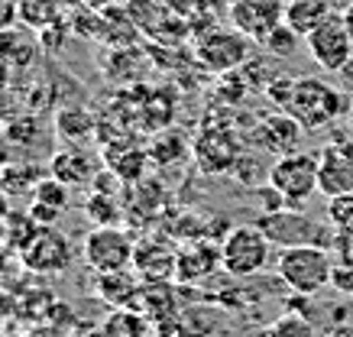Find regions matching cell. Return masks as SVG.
<instances>
[{
  "mask_svg": "<svg viewBox=\"0 0 353 337\" xmlns=\"http://www.w3.org/2000/svg\"><path fill=\"white\" fill-rule=\"evenodd\" d=\"M334 289H341V292L353 295V269H347V266H334V279H331Z\"/></svg>",
  "mask_w": 353,
  "mask_h": 337,
  "instance_id": "obj_32",
  "label": "cell"
},
{
  "mask_svg": "<svg viewBox=\"0 0 353 337\" xmlns=\"http://www.w3.org/2000/svg\"><path fill=\"white\" fill-rule=\"evenodd\" d=\"M146 152H150V159L156 165H172L188 156V140L179 130H159Z\"/></svg>",
  "mask_w": 353,
  "mask_h": 337,
  "instance_id": "obj_23",
  "label": "cell"
},
{
  "mask_svg": "<svg viewBox=\"0 0 353 337\" xmlns=\"http://www.w3.org/2000/svg\"><path fill=\"white\" fill-rule=\"evenodd\" d=\"M350 108H353V101H350Z\"/></svg>",
  "mask_w": 353,
  "mask_h": 337,
  "instance_id": "obj_39",
  "label": "cell"
},
{
  "mask_svg": "<svg viewBox=\"0 0 353 337\" xmlns=\"http://www.w3.org/2000/svg\"><path fill=\"white\" fill-rule=\"evenodd\" d=\"M17 17H20L23 23H30L36 33H39L43 26H49V23L65 20L62 13H55L46 0H17Z\"/></svg>",
  "mask_w": 353,
  "mask_h": 337,
  "instance_id": "obj_24",
  "label": "cell"
},
{
  "mask_svg": "<svg viewBox=\"0 0 353 337\" xmlns=\"http://www.w3.org/2000/svg\"><path fill=\"white\" fill-rule=\"evenodd\" d=\"M36 201L52 205L55 211H65V207H68V192H65V182H59L55 175L43 178V182L36 185Z\"/></svg>",
  "mask_w": 353,
  "mask_h": 337,
  "instance_id": "obj_27",
  "label": "cell"
},
{
  "mask_svg": "<svg viewBox=\"0 0 353 337\" xmlns=\"http://www.w3.org/2000/svg\"><path fill=\"white\" fill-rule=\"evenodd\" d=\"M350 140H353V117H350Z\"/></svg>",
  "mask_w": 353,
  "mask_h": 337,
  "instance_id": "obj_37",
  "label": "cell"
},
{
  "mask_svg": "<svg viewBox=\"0 0 353 337\" xmlns=\"http://www.w3.org/2000/svg\"><path fill=\"white\" fill-rule=\"evenodd\" d=\"M169 7L179 13V17H185V20L192 23V20H198V17L208 13V0H169Z\"/></svg>",
  "mask_w": 353,
  "mask_h": 337,
  "instance_id": "obj_31",
  "label": "cell"
},
{
  "mask_svg": "<svg viewBox=\"0 0 353 337\" xmlns=\"http://www.w3.org/2000/svg\"><path fill=\"white\" fill-rule=\"evenodd\" d=\"M85 214L94 227H120V218H123V205H120L117 195H108V192H94L88 195L85 201Z\"/></svg>",
  "mask_w": 353,
  "mask_h": 337,
  "instance_id": "obj_22",
  "label": "cell"
},
{
  "mask_svg": "<svg viewBox=\"0 0 353 337\" xmlns=\"http://www.w3.org/2000/svg\"><path fill=\"white\" fill-rule=\"evenodd\" d=\"M101 169H104V165L97 163L85 146H65V150L55 152L52 165H49V172H52L59 182H65V185H88V182L97 178Z\"/></svg>",
  "mask_w": 353,
  "mask_h": 337,
  "instance_id": "obj_15",
  "label": "cell"
},
{
  "mask_svg": "<svg viewBox=\"0 0 353 337\" xmlns=\"http://www.w3.org/2000/svg\"><path fill=\"white\" fill-rule=\"evenodd\" d=\"M334 256L327 253V247H289L279 253L276 272L279 279L289 285L295 295H311L324 292L334 279Z\"/></svg>",
  "mask_w": 353,
  "mask_h": 337,
  "instance_id": "obj_2",
  "label": "cell"
},
{
  "mask_svg": "<svg viewBox=\"0 0 353 337\" xmlns=\"http://www.w3.org/2000/svg\"><path fill=\"white\" fill-rule=\"evenodd\" d=\"M308 45V55L331 75H341L343 68L353 62V39L343 26V17L341 13H331L327 20L314 30V33L305 39Z\"/></svg>",
  "mask_w": 353,
  "mask_h": 337,
  "instance_id": "obj_8",
  "label": "cell"
},
{
  "mask_svg": "<svg viewBox=\"0 0 353 337\" xmlns=\"http://www.w3.org/2000/svg\"><path fill=\"white\" fill-rule=\"evenodd\" d=\"M305 133L308 130L301 127L299 120L289 117L285 110H279V114H272V117L259 120V127L253 130V143H256L263 152L282 159V156H289V152H299V143H301Z\"/></svg>",
  "mask_w": 353,
  "mask_h": 337,
  "instance_id": "obj_12",
  "label": "cell"
},
{
  "mask_svg": "<svg viewBox=\"0 0 353 337\" xmlns=\"http://www.w3.org/2000/svg\"><path fill=\"white\" fill-rule=\"evenodd\" d=\"M7 136H10L17 146H32V143L43 136V133H39V120H36V117H20V120H13L10 127H7Z\"/></svg>",
  "mask_w": 353,
  "mask_h": 337,
  "instance_id": "obj_28",
  "label": "cell"
},
{
  "mask_svg": "<svg viewBox=\"0 0 353 337\" xmlns=\"http://www.w3.org/2000/svg\"><path fill=\"white\" fill-rule=\"evenodd\" d=\"M227 20L253 43H263L276 26L285 23V3L282 0H234Z\"/></svg>",
  "mask_w": 353,
  "mask_h": 337,
  "instance_id": "obj_10",
  "label": "cell"
},
{
  "mask_svg": "<svg viewBox=\"0 0 353 337\" xmlns=\"http://www.w3.org/2000/svg\"><path fill=\"white\" fill-rule=\"evenodd\" d=\"M299 39L301 36L282 23V26H276V30H272L259 45H263L269 55H276V59H289V55H295V49H299Z\"/></svg>",
  "mask_w": 353,
  "mask_h": 337,
  "instance_id": "obj_25",
  "label": "cell"
},
{
  "mask_svg": "<svg viewBox=\"0 0 353 337\" xmlns=\"http://www.w3.org/2000/svg\"><path fill=\"white\" fill-rule=\"evenodd\" d=\"M114 3H117V0H81V7H91V10H108Z\"/></svg>",
  "mask_w": 353,
  "mask_h": 337,
  "instance_id": "obj_35",
  "label": "cell"
},
{
  "mask_svg": "<svg viewBox=\"0 0 353 337\" xmlns=\"http://www.w3.org/2000/svg\"><path fill=\"white\" fill-rule=\"evenodd\" d=\"M266 182L285 198L289 207H301L318 192V152H289L269 165Z\"/></svg>",
  "mask_w": 353,
  "mask_h": 337,
  "instance_id": "obj_5",
  "label": "cell"
},
{
  "mask_svg": "<svg viewBox=\"0 0 353 337\" xmlns=\"http://www.w3.org/2000/svg\"><path fill=\"white\" fill-rule=\"evenodd\" d=\"M23 263L32 272H62L72 263V247L52 227H39L23 243Z\"/></svg>",
  "mask_w": 353,
  "mask_h": 337,
  "instance_id": "obj_11",
  "label": "cell"
},
{
  "mask_svg": "<svg viewBox=\"0 0 353 337\" xmlns=\"http://www.w3.org/2000/svg\"><path fill=\"white\" fill-rule=\"evenodd\" d=\"M81 253L91 272H120L133 266L137 240L123 227H91Z\"/></svg>",
  "mask_w": 353,
  "mask_h": 337,
  "instance_id": "obj_7",
  "label": "cell"
},
{
  "mask_svg": "<svg viewBox=\"0 0 353 337\" xmlns=\"http://www.w3.org/2000/svg\"><path fill=\"white\" fill-rule=\"evenodd\" d=\"M285 114L295 117L305 127V130H324L331 127L334 120H341L347 110H350V101L343 94L341 88H334L331 81L314 75H301L292 88V98L285 104Z\"/></svg>",
  "mask_w": 353,
  "mask_h": 337,
  "instance_id": "obj_1",
  "label": "cell"
},
{
  "mask_svg": "<svg viewBox=\"0 0 353 337\" xmlns=\"http://www.w3.org/2000/svg\"><path fill=\"white\" fill-rule=\"evenodd\" d=\"M250 36H243L236 26H214L208 33L194 36V59L214 75H230L253 59L250 55Z\"/></svg>",
  "mask_w": 353,
  "mask_h": 337,
  "instance_id": "obj_4",
  "label": "cell"
},
{
  "mask_svg": "<svg viewBox=\"0 0 353 337\" xmlns=\"http://www.w3.org/2000/svg\"><path fill=\"white\" fill-rule=\"evenodd\" d=\"M175 337H198V334H175Z\"/></svg>",
  "mask_w": 353,
  "mask_h": 337,
  "instance_id": "obj_36",
  "label": "cell"
},
{
  "mask_svg": "<svg viewBox=\"0 0 353 337\" xmlns=\"http://www.w3.org/2000/svg\"><path fill=\"white\" fill-rule=\"evenodd\" d=\"M341 17H343V26H347V33H350V39H353V0L341 10Z\"/></svg>",
  "mask_w": 353,
  "mask_h": 337,
  "instance_id": "obj_34",
  "label": "cell"
},
{
  "mask_svg": "<svg viewBox=\"0 0 353 337\" xmlns=\"http://www.w3.org/2000/svg\"><path fill=\"white\" fill-rule=\"evenodd\" d=\"M272 263V240L266 237V230L253 224H240L230 227V234L221 243V269L234 279H250L263 272Z\"/></svg>",
  "mask_w": 353,
  "mask_h": 337,
  "instance_id": "obj_3",
  "label": "cell"
},
{
  "mask_svg": "<svg viewBox=\"0 0 353 337\" xmlns=\"http://www.w3.org/2000/svg\"><path fill=\"white\" fill-rule=\"evenodd\" d=\"M101 331L104 337H150L152 325L146 312H137L133 305H127V308H114L108 321L101 325Z\"/></svg>",
  "mask_w": 353,
  "mask_h": 337,
  "instance_id": "obj_21",
  "label": "cell"
},
{
  "mask_svg": "<svg viewBox=\"0 0 353 337\" xmlns=\"http://www.w3.org/2000/svg\"><path fill=\"white\" fill-rule=\"evenodd\" d=\"M94 295L104 305H110V308H127V305H133L139 295H143V289H139L137 276H133V272H127V269H120V272H97Z\"/></svg>",
  "mask_w": 353,
  "mask_h": 337,
  "instance_id": "obj_18",
  "label": "cell"
},
{
  "mask_svg": "<svg viewBox=\"0 0 353 337\" xmlns=\"http://www.w3.org/2000/svg\"><path fill=\"white\" fill-rule=\"evenodd\" d=\"M295 81H299L295 75H272V78L266 81V94L272 98V104H279V110H282L285 104H289Z\"/></svg>",
  "mask_w": 353,
  "mask_h": 337,
  "instance_id": "obj_30",
  "label": "cell"
},
{
  "mask_svg": "<svg viewBox=\"0 0 353 337\" xmlns=\"http://www.w3.org/2000/svg\"><path fill=\"white\" fill-rule=\"evenodd\" d=\"M3 337H23V334H3Z\"/></svg>",
  "mask_w": 353,
  "mask_h": 337,
  "instance_id": "obj_38",
  "label": "cell"
},
{
  "mask_svg": "<svg viewBox=\"0 0 353 337\" xmlns=\"http://www.w3.org/2000/svg\"><path fill=\"white\" fill-rule=\"evenodd\" d=\"M133 269L143 283H175L179 276V253L162 240H143L133 253Z\"/></svg>",
  "mask_w": 353,
  "mask_h": 337,
  "instance_id": "obj_13",
  "label": "cell"
},
{
  "mask_svg": "<svg viewBox=\"0 0 353 337\" xmlns=\"http://www.w3.org/2000/svg\"><path fill=\"white\" fill-rule=\"evenodd\" d=\"M318 192L327 198L353 195V140H334L318 150Z\"/></svg>",
  "mask_w": 353,
  "mask_h": 337,
  "instance_id": "obj_9",
  "label": "cell"
},
{
  "mask_svg": "<svg viewBox=\"0 0 353 337\" xmlns=\"http://www.w3.org/2000/svg\"><path fill=\"white\" fill-rule=\"evenodd\" d=\"M266 337H318V331H314V325H311L308 318L282 315L279 321H272V325H269Z\"/></svg>",
  "mask_w": 353,
  "mask_h": 337,
  "instance_id": "obj_26",
  "label": "cell"
},
{
  "mask_svg": "<svg viewBox=\"0 0 353 337\" xmlns=\"http://www.w3.org/2000/svg\"><path fill=\"white\" fill-rule=\"evenodd\" d=\"M192 156L201 163L204 172H230L240 159V146L227 130H204L192 143Z\"/></svg>",
  "mask_w": 353,
  "mask_h": 337,
  "instance_id": "obj_14",
  "label": "cell"
},
{
  "mask_svg": "<svg viewBox=\"0 0 353 337\" xmlns=\"http://www.w3.org/2000/svg\"><path fill=\"white\" fill-rule=\"evenodd\" d=\"M256 224L282 250H289V247H327L334 240L331 230L318 221H311L308 214H301V207H282V211L263 214Z\"/></svg>",
  "mask_w": 353,
  "mask_h": 337,
  "instance_id": "obj_6",
  "label": "cell"
},
{
  "mask_svg": "<svg viewBox=\"0 0 353 337\" xmlns=\"http://www.w3.org/2000/svg\"><path fill=\"white\" fill-rule=\"evenodd\" d=\"M217 266H221V247L198 240L194 247L179 253V276H175V283H201Z\"/></svg>",
  "mask_w": 353,
  "mask_h": 337,
  "instance_id": "obj_16",
  "label": "cell"
},
{
  "mask_svg": "<svg viewBox=\"0 0 353 337\" xmlns=\"http://www.w3.org/2000/svg\"><path fill=\"white\" fill-rule=\"evenodd\" d=\"M46 3H49L55 13H62V17L65 13H72L75 7H81V0H46Z\"/></svg>",
  "mask_w": 353,
  "mask_h": 337,
  "instance_id": "obj_33",
  "label": "cell"
},
{
  "mask_svg": "<svg viewBox=\"0 0 353 337\" xmlns=\"http://www.w3.org/2000/svg\"><path fill=\"white\" fill-rule=\"evenodd\" d=\"M331 13L327 0H285V26L295 30L301 39H308Z\"/></svg>",
  "mask_w": 353,
  "mask_h": 337,
  "instance_id": "obj_19",
  "label": "cell"
},
{
  "mask_svg": "<svg viewBox=\"0 0 353 337\" xmlns=\"http://www.w3.org/2000/svg\"><path fill=\"white\" fill-rule=\"evenodd\" d=\"M55 133H59V140H65V146H85L97 133V120L88 108L65 104V108L55 114Z\"/></svg>",
  "mask_w": 353,
  "mask_h": 337,
  "instance_id": "obj_17",
  "label": "cell"
},
{
  "mask_svg": "<svg viewBox=\"0 0 353 337\" xmlns=\"http://www.w3.org/2000/svg\"><path fill=\"white\" fill-rule=\"evenodd\" d=\"M327 218L337 230H353V195H341L331 198L327 205Z\"/></svg>",
  "mask_w": 353,
  "mask_h": 337,
  "instance_id": "obj_29",
  "label": "cell"
},
{
  "mask_svg": "<svg viewBox=\"0 0 353 337\" xmlns=\"http://www.w3.org/2000/svg\"><path fill=\"white\" fill-rule=\"evenodd\" d=\"M146 163H150V152L133 150V146H130V150H114V146H108V156H104V165L117 175L120 182H127V185H137L139 178H143Z\"/></svg>",
  "mask_w": 353,
  "mask_h": 337,
  "instance_id": "obj_20",
  "label": "cell"
}]
</instances>
